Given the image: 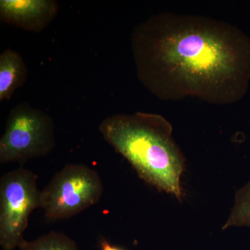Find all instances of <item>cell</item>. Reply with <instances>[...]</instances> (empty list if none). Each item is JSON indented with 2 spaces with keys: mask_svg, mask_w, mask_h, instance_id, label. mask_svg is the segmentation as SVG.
Masks as SVG:
<instances>
[{
  "mask_svg": "<svg viewBox=\"0 0 250 250\" xmlns=\"http://www.w3.org/2000/svg\"><path fill=\"white\" fill-rule=\"evenodd\" d=\"M138 78L162 100L197 98L218 105L243 98L250 82V38L206 16L162 13L133 29Z\"/></svg>",
  "mask_w": 250,
  "mask_h": 250,
  "instance_id": "cell-1",
  "label": "cell"
},
{
  "mask_svg": "<svg viewBox=\"0 0 250 250\" xmlns=\"http://www.w3.org/2000/svg\"><path fill=\"white\" fill-rule=\"evenodd\" d=\"M99 130L140 178L182 201L185 159L172 138V125L164 116L144 112L118 113L104 118Z\"/></svg>",
  "mask_w": 250,
  "mask_h": 250,
  "instance_id": "cell-2",
  "label": "cell"
},
{
  "mask_svg": "<svg viewBox=\"0 0 250 250\" xmlns=\"http://www.w3.org/2000/svg\"><path fill=\"white\" fill-rule=\"evenodd\" d=\"M54 121L48 113L23 103L10 111L0 139V163L26 161L48 155L55 147Z\"/></svg>",
  "mask_w": 250,
  "mask_h": 250,
  "instance_id": "cell-3",
  "label": "cell"
},
{
  "mask_svg": "<svg viewBox=\"0 0 250 250\" xmlns=\"http://www.w3.org/2000/svg\"><path fill=\"white\" fill-rule=\"evenodd\" d=\"M98 172L84 164H67L41 190V207L51 221L75 216L98 203L103 195Z\"/></svg>",
  "mask_w": 250,
  "mask_h": 250,
  "instance_id": "cell-4",
  "label": "cell"
},
{
  "mask_svg": "<svg viewBox=\"0 0 250 250\" xmlns=\"http://www.w3.org/2000/svg\"><path fill=\"white\" fill-rule=\"evenodd\" d=\"M38 176L19 167L0 179V245L4 250L19 248L33 210L41 207Z\"/></svg>",
  "mask_w": 250,
  "mask_h": 250,
  "instance_id": "cell-5",
  "label": "cell"
},
{
  "mask_svg": "<svg viewBox=\"0 0 250 250\" xmlns=\"http://www.w3.org/2000/svg\"><path fill=\"white\" fill-rule=\"evenodd\" d=\"M58 2L54 0H1L0 20L24 30L43 31L57 17Z\"/></svg>",
  "mask_w": 250,
  "mask_h": 250,
  "instance_id": "cell-6",
  "label": "cell"
},
{
  "mask_svg": "<svg viewBox=\"0 0 250 250\" xmlns=\"http://www.w3.org/2000/svg\"><path fill=\"white\" fill-rule=\"evenodd\" d=\"M28 70L22 56L7 48L0 54V101L9 100L27 80Z\"/></svg>",
  "mask_w": 250,
  "mask_h": 250,
  "instance_id": "cell-7",
  "label": "cell"
},
{
  "mask_svg": "<svg viewBox=\"0 0 250 250\" xmlns=\"http://www.w3.org/2000/svg\"><path fill=\"white\" fill-rule=\"evenodd\" d=\"M20 250H78L76 243L62 233L51 231L32 241L24 240Z\"/></svg>",
  "mask_w": 250,
  "mask_h": 250,
  "instance_id": "cell-8",
  "label": "cell"
},
{
  "mask_svg": "<svg viewBox=\"0 0 250 250\" xmlns=\"http://www.w3.org/2000/svg\"><path fill=\"white\" fill-rule=\"evenodd\" d=\"M232 227L250 228V182L237 191L234 206L223 229Z\"/></svg>",
  "mask_w": 250,
  "mask_h": 250,
  "instance_id": "cell-9",
  "label": "cell"
},
{
  "mask_svg": "<svg viewBox=\"0 0 250 250\" xmlns=\"http://www.w3.org/2000/svg\"><path fill=\"white\" fill-rule=\"evenodd\" d=\"M100 246H101L102 250H123L121 248H117L116 246H112L109 242L104 239L102 240Z\"/></svg>",
  "mask_w": 250,
  "mask_h": 250,
  "instance_id": "cell-10",
  "label": "cell"
}]
</instances>
